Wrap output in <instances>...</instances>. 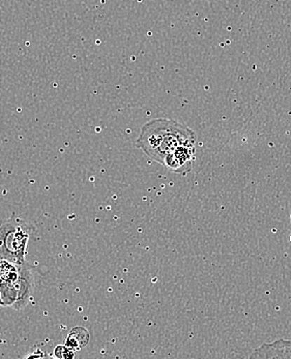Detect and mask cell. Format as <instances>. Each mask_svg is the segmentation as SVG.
I'll return each instance as SVG.
<instances>
[{"mask_svg":"<svg viewBox=\"0 0 291 359\" xmlns=\"http://www.w3.org/2000/svg\"><path fill=\"white\" fill-rule=\"evenodd\" d=\"M196 133L190 128L173 119L157 118L141 128L136 147L151 161L163 165L166 156L177 148L196 143Z\"/></svg>","mask_w":291,"mask_h":359,"instance_id":"cell-1","label":"cell"},{"mask_svg":"<svg viewBox=\"0 0 291 359\" xmlns=\"http://www.w3.org/2000/svg\"><path fill=\"white\" fill-rule=\"evenodd\" d=\"M34 227L20 217L12 215L0 221V257L17 265L26 262L28 241Z\"/></svg>","mask_w":291,"mask_h":359,"instance_id":"cell-2","label":"cell"},{"mask_svg":"<svg viewBox=\"0 0 291 359\" xmlns=\"http://www.w3.org/2000/svg\"><path fill=\"white\" fill-rule=\"evenodd\" d=\"M195 143L182 145L177 148L175 152L166 156L163 163V166L166 167L169 171L180 175H187L192 171V163L194 160Z\"/></svg>","mask_w":291,"mask_h":359,"instance_id":"cell-3","label":"cell"},{"mask_svg":"<svg viewBox=\"0 0 291 359\" xmlns=\"http://www.w3.org/2000/svg\"><path fill=\"white\" fill-rule=\"evenodd\" d=\"M14 285L18 293V299L13 309L20 311L27 306L34 292V276L32 265L27 262L19 265V276L17 280H15Z\"/></svg>","mask_w":291,"mask_h":359,"instance_id":"cell-4","label":"cell"},{"mask_svg":"<svg viewBox=\"0 0 291 359\" xmlns=\"http://www.w3.org/2000/svg\"><path fill=\"white\" fill-rule=\"evenodd\" d=\"M250 358H291V341L278 339L271 344H264L254 350Z\"/></svg>","mask_w":291,"mask_h":359,"instance_id":"cell-5","label":"cell"},{"mask_svg":"<svg viewBox=\"0 0 291 359\" xmlns=\"http://www.w3.org/2000/svg\"><path fill=\"white\" fill-rule=\"evenodd\" d=\"M90 332H88L86 328L77 326V327L73 328V330L69 332V336L67 337L66 344H65V345L71 348L74 351L78 352L80 351L82 348H84L88 345V341H90Z\"/></svg>","mask_w":291,"mask_h":359,"instance_id":"cell-6","label":"cell"},{"mask_svg":"<svg viewBox=\"0 0 291 359\" xmlns=\"http://www.w3.org/2000/svg\"><path fill=\"white\" fill-rule=\"evenodd\" d=\"M19 276V265L0 257V283H12Z\"/></svg>","mask_w":291,"mask_h":359,"instance_id":"cell-7","label":"cell"},{"mask_svg":"<svg viewBox=\"0 0 291 359\" xmlns=\"http://www.w3.org/2000/svg\"><path fill=\"white\" fill-rule=\"evenodd\" d=\"M75 354L76 351L67 347V345L58 346V347H56L55 350H54V356H55L56 358H73Z\"/></svg>","mask_w":291,"mask_h":359,"instance_id":"cell-8","label":"cell"},{"mask_svg":"<svg viewBox=\"0 0 291 359\" xmlns=\"http://www.w3.org/2000/svg\"><path fill=\"white\" fill-rule=\"evenodd\" d=\"M0 306H1V304H0Z\"/></svg>","mask_w":291,"mask_h":359,"instance_id":"cell-9","label":"cell"}]
</instances>
